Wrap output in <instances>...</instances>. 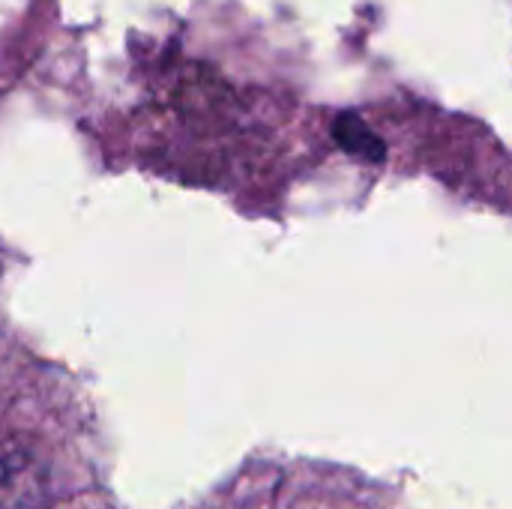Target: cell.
<instances>
[{
  "instance_id": "7a4b0ae2",
  "label": "cell",
  "mask_w": 512,
  "mask_h": 509,
  "mask_svg": "<svg viewBox=\"0 0 512 509\" xmlns=\"http://www.w3.org/2000/svg\"><path fill=\"white\" fill-rule=\"evenodd\" d=\"M333 138L336 144L345 150V153H354L360 159H372V162H381L387 156V147L384 141L357 117V114H339L336 123H333Z\"/></svg>"
},
{
  "instance_id": "6da1fadb",
  "label": "cell",
  "mask_w": 512,
  "mask_h": 509,
  "mask_svg": "<svg viewBox=\"0 0 512 509\" xmlns=\"http://www.w3.org/2000/svg\"><path fill=\"white\" fill-rule=\"evenodd\" d=\"M45 501V486L39 468L27 459L0 462V509H39Z\"/></svg>"
}]
</instances>
